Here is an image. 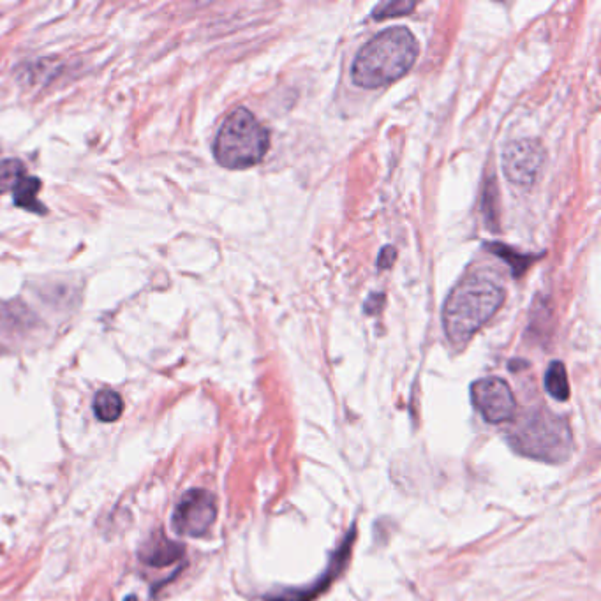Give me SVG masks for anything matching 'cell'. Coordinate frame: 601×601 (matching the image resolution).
I'll list each match as a JSON object with an SVG mask.
<instances>
[{"mask_svg":"<svg viewBox=\"0 0 601 601\" xmlns=\"http://www.w3.org/2000/svg\"><path fill=\"white\" fill-rule=\"evenodd\" d=\"M418 57V43L406 27H390L358 52L351 78L362 89H379L406 75Z\"/></svg>","mask_w":601,"mask_h":601,"instance_id":"cell-1","label":"cell"},{"mask_svg":"<svg viewBox=\"0 0 601 601\" xmlns=\"http://www.w3.org/2000/svg\"><path fill=\"white\" fill-rule=\"evenodd\" d=\"M505 302V290L483 275L462 279L446 298L443 325L448 339L461 346L468 342Z\"/></svg>","mask_w":601,"mask_h":601,"instance_id":"cell-2","label":"cell"},{"mask_svg":"<svg viewBox=\"0 0 601 601\" xmlns=\"http://www.w3.org/2000/svg\"><path fill=\"white\" fill-rule=\"evenodd\" d=\"M508 443L515 452L536 461H568L573 452V436L568 422L549 411H533L513 423Z\"/></svg>","mask_w":601,"mask_h":601,"instance_id":"cell-3","label":"cell"},{"mask_svg":"<svg viewBox=\"0 0 601 601\" xmlns=\"http://www.w3.org/2000/svg\"><path fill=\"white\" fill-rule=\"evenodd\" d=\"M270 147V134L260 120L245 108L226 117L214 141L217 163L228 170H245L263 161Z\"/></svg>","mask_w":601,"mask_h":601,"instance_id":"cell-4","label":"cell"},{"mask_svg":"<svg viewBox=\"0 0 601 601\" xmlns=\"http://www.w3.org/2000/svg\"><path fill=\"white\" fill-rule=\"evenodd\" d=\"M216 498L205 489H193L186 492L175 512L171 515V526L177 535L200 538L216 522Z\"/></svg>","mask_w":601,"mask_h":601,"instance_id":"cell-5","label":"cell"},{"mask_svg":"<svg viewBox=\"0 0 601 601\" xmlns=\"http://www.w3.org/2000/svg\"><path fill=\"white\" fill-rule=\"evenodd\" d=\"M471 401L476 411L489 423H505L513 420L517 401L512 388L505 379L490 376L478 379L471 385Z\"/></svg>","mask_w":601,"mask_h":601,"instance_id":"cell-6","label":"cell"},{"mask_svg":"<svg viewBox=\"0 0 601 601\" xmlns=\"http://www.w3.org/2000/svg\"><path fill=\"white\" fill-rule=\"evenodd\" d=\"M543 161H545V150L540 141L522 138V140L506 143L503 149V170L506 179L510 180L513 186L522 189L535 184L542 171Z\"/></svg>","mask_w":601,"mask_h":601,"instance_id":"cell-7","label":"cell"},{"mask_svg":"<svg viewBox=\"0 0 601 601\" xmlns=\"http://www.w3.org/2000/svg\"><path fill=\"white\" fill-rule=\"evenodd\" d=\"M353 540H355V533H351L349 538H346V542L342 545L339 552L335 554L334 561L330 564V568H328L327 573L321 577V580L318 582H314L312 587L309 589H304V591H298V589H284V591H274V593L267 594L265 596V600L267 601H311L318 596V594L323 593L325 589H327L330 584H332V580L341 573L342 568H344V564L348 563L349 559V550H351V545H353Z\"/></svg>","mask_w":601,"mask_h":601,"instance_id":"cell-8","label":"cell"},{"mask_svg":"<svg viewBox=\"0 0 601 601\" xmlns=\"http://www.w3.org/2000/svg\"><path fill=\"white\" fill-rule=\"evenodd\" d=\"M186 554L184 545L171 542L161 531H156L143 542L140 549V561L152 568H164L170 564L177 563Z\"/></svg>","mask_w":601,"mask_h":601,"instance_id":"cell-9","label":"cell"},{"mask_svg":"<svg viewBox=\"0 0 601 601\" xmlns=\"http://www.w3.org/2000/svg\"><path fill=\"white\" fill-rule=\"evenodd\" d=\"M41 180L38 177H30V175H22L16 180L13 186V198H15L16 207L25 208L34 214H46V207L38 200L39 191H41Z\"/></svg>","mask_w":601,"mask_h":601,"instance_id":"cell-10","label":"cell"},{"mask_svg":"<svg viewBox=\"0 0 601 601\" xmlns=\"http://www.w3.org/2000/svg\"><path fill=\"white\" fill-rule=\"evenodd\" d=\"M122 413H124V401L117 392L108 390V388L97 392L96 399H94V415L97 416V420L112 423L119 420Z\"/></svg>","mask_w":601,"mask_h":601,"instance_id":"cell-11","label":"cell"},{"mask_svg":"<svg viewBox=\"0 0 601 601\" xmlns=\"http://www.w3.org/2000/svg\"><path fill=\"white\" fill-rule=\"evenodd\" d=\"M545 390L549 392L550 397L556 401H568L570 399V383H568V374L561 362H552L549 369L545 372Z\"/></svg>","mask_w":601,"mask_h":601,"instance_id":"cell-12","label":"cell"},{"mask_svg":"<svg viewBox=\"0 0 601 601\" xmlns=\"http://www.w3.org/2000/svg\"><path fill=\"white\" fill-rule=\"evenodd\" d=\"M25 166L18 159H8L0 164V194L11 191L16 184V180L25 175Z\"/></svg>","mask_w":601,"mask_h":601,"instance_id":"cell-13","label":"cell"},{"mask_svg":"<svg viewBox=\"0 0 601 601\" xmlns=\"http://www.w3.org/2000/svg\"><path fill=\"white\" fill-rule=\"evenodd\" d=\"M490 251H494L496 256L499 258H503V260L508 261L513 268V275L517 277V275L522 274L524 270H526L527 265L531 263V258L529 256H522L519 253H513L512 249H508L505 245L501 244H492L489 245Z\"/></svg>","mask_w":601,"mask_h":601,"instance_id":"cell-14","label":"cell"},{"mask_svg":"<svg viewBox=\"0 0 601 601\" xmlns=\"http://www.w3.org/2000/svg\"><path fill=\"white\" fill-rule=\"evenodd\" d=\"M415 8V2H401V0L381 2L378 8L372 11V16H374L376 20H385V18H390V16L408 15V13H411Z\"/></svg>","mask_w":601,"mask_h":601,"instance_id":"cell-15","label":"cell"},{"mask_svg":"<svg viewBox=\"0 0 601 601\" xmlns=\"http://www.w3.org/2000/svg\"><path fill=\"white\" fill-rule=\"evenodd\" d=\"M395 256H397V253H395L394 247H390V245H388V247H385V249L381 251V254H379L378 267H390V265H392V263L395 261Z\"/></svg>","mask_w":601,"mask_h":601,"instance_id":"cell-16","label":"cell"},{"mask_svg":"<svg viewBox=\"0 0 601 601\" xmlns=\"http://www.w3.org/2000/svg\"><path fill=\"white\" fill-rule=\"evenodd\" d=\"M126 601H136V596H131V598H126Z\"/></svg>","mask_w":601,"mask_h":601,"instance_id":"cell-17","label":"cell"}]
</instances>
